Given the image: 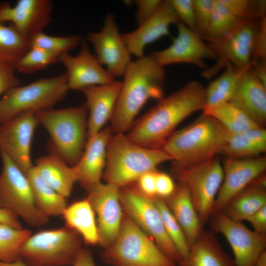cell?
Masks as SVG:
<instances>
[{
  "label": "cell",
  "instance_id": "obj_1",
  "mask_svg": "<svg viewBox=\"0 0 266 266\" xmlns=\"http://www.w3.org/2000/svg\"><path fill=\"white\" fill-rule=\"evenodd\" d=\"M206 105V88L198 80L188 82L177 91L163 97L133 122L127 137L149 149L162 148L176 127L192 113Z\"/></svg>",
  "mask_w": 266,
  "mask_h": 266
},
{
  "label": "cell",
  "instance_id": "obj_2",
  "mask_svg": "<svg viewBox=\"0 0 266 266\" xmlns=\"http://www.w3.org/2000/svg\"><path fill=\"white\" fill-rule=\"evenodd\" d=\"M121 90L111 119L114 133H125L136 115L150 99L164 97L166 72L152 55L132 61L123 75Z\"/></svg>",
  "mask_w": 266,
  "mask_h": 266
},
{
  "label": "cell",
  "instance_id": "obj_3",
  "mask_svg": "<svg viewBox=\"0 0 266 266\" xmlns=\"http://www.w3.org/2000/svg\"><path fill=\"white\" fill-rule=\"evenodd\" d=\"M230 134L216 119L202 112L193 123L174 131L162 148L173 165L187 166L222 153Z\"/></svg>",
  "mask_w": 266,
  "mask_h": 266
},
{
  "label": "cell",
  "instance_id": "obj_4",
  "mask_svg": "<svg viewBox=\"0 0 266 266\" xmlns=\"http://www.w3.org/2000/svg\"><path fill=\"white\" fill-rule=\"evenodd\" d=\"M172 160L162 148H147L132 142L125 133H114L107 144L102 178L106 183L124 187L143 174L156 170L162 163Z\"/></svg>",
  "mask_w": 266,
  "mask_h": 266
},
{
  "label": "cell",
  "instance_id": "obj_5",
  "mask_svg": "<svg viewBox=\"0 0 266 266\" xmlns=\"http://www.w3.org/2000/svg\"><path fill=\"white\" fill-rule=\"evenodd\" d=\"M88 110L86 103L73 107L35 113L50 134L54 154L73 166L83 153L87 139Z\"/></svg>",
  "mask_w": 266,
  "mask_h": 266
},
{
  "label": "cell",
  "instance_id": "obj_6",
  "mask_svg": "<svg viewBox=\"0 0 266 266\" xmlns=\"http://www.w3.org/2000/svg\"><path fill=\"white\" fill-rule=\"evenodd\" d=\"M111 266H176L155 242L125 213L119 233L102 255Z\"/></svg>",
  "mask_w": 266,
  "mask_h": 266
},
{
  "label": "cell",
  "instance_id": "obj_7",
  "mask_svg": "<svg viewBox=\"0 0 266 266\" xmlns=\"http://www.w3.org/2000/svg\"><path fill=\"white\" fill-rule=\"evenodd\" d=\"M82 239L77 232L66 224L41 230L24 242L20 259L29 266H73L83 248Z\"/></svg>",
  "mask_w": 266,
  "mask_h": 266
},
{
  "label": "cell",
  "instance_id": "obj_8",
  "mask_svg": "<svg viewBox=\"0 0 266 266\" xmlns=\"http://www.w3.org/2000/svg\"><path fill=\"white\" fill-rule=\"evenodd\" d=\"M68 90L66 73L11 89L0 100V124L26 112L51 109Z\"/></svg>",
  "mask_w": 266,
  "mask_h": 266
},
{
  "label": "cell",
  "instance_id": "obj_9",
  "mask_svg": "<svg viewBox=\"0 0 266 266\" xmlns=\"http://www.w3.org/2000/svg\"><path fill=\"white\" fill-rule=\"evenodd\" d=\"M2 167L0 173V208L8 210L33 227L48 223L49 217L36 207L25 173L0 150Z\"/></svg>",
  "mask_w": 266,
  "mask_h": 266
},
{
  "label": "cell",
  "instance_id": "obj_10",
  "mask_svg": "<svg viewBox=\"0 0 266 266\" xmlns=\"http://www.w3.org/2000/svg\"><path fill=\"white\" fill-rule=\"evenodd\" d=\"M173 176L185 185L191 195L202 225L212 215L214 203L223 179V168L214 157L207 160L184 166L172 164Z\"/></svg>",
  "mask_w": 266,
  "mask_h": 266
},
{
  "label": "cell",
  "instance_id": "obj_11",
  "mask_svg": "<svg viewBox=\"0 0 266 266\" xmlns=\"http://www.w3.org/2000/svg\"><path fill=\"white\" fill-rule=\"evenodd\" d=\"M260 19H241L237 27L224 37L208 41L217 59L213 66L204 70V77L210 78L228 64L239 71L250 67Z\"/></svg>",
  "mask_w": 266,
  "mask_h": 266
},
{
  "label": "cell",
  "instance_id": "obj_12",
  "mask_svg": "<svg viewBox=\"0 0 266 266\" xmlns=\"http://www.w3.org/2000/svg\"><path fill=\"white\" fill-rule=\"evenodd\" d=\"M120 200L125 214L148 235L176 263L179 256L164 227L160 212L153 199L140 193L136 187L120 189Z\"/></svg>",
  "mask_w": 266,
  "mask_h": 266
},
{
  "label": "cell",
  "instance_id": "obj_13",
  "mask_svg": "<svg viewBox=\"0 0 266 266\" xmlns=\"http://www.w3.org/2000/svg\"><path fill=\"white\" fill-rule=\"evenodd\" d=\"M120 189L113 184L100 182L86 189V199L97 216L99 243L104 248L115 240L122 224L124 214Z\"/></svg>",
  "mask_w": 266,
  "mask_h": 266
},
{
  "label": "cell",
  "instance_id": "obj_14",
  "mask_svg": "<svg viewBox=\"0 0 266 266\" xmlns=\"http://www.w3.org/2000/svg\"><path fill=\"white\" fill-rule=\"evenodd\" d=\"M214 232L226 238L233 251L235 266H254L266 248V233L252 231L241 222L229 218L223 211L212 216Z\"/></svg>",
  "mask_w": 266,
  "mask_h": 266
},
{
  "label": "cell",
  "instance_id": "obj_15",
  "mask_svg": "<svg viewBox=\"0 0 266 266\" xmlns=\"http://www.w3.org/2000/svg\"><path fill=\"white\" fill-rule=\"evenodd\" d=\"M38 124L33 112L20 114L0 124V150L26 174L33 166L31 158V144Z\"/></svg>",
  "mask_w": 266,
  "mask_h": 266
},
{
  "label": "cell",
  "instance_id": "obj_16",
  "mask_svg": "<svg viewBox=\"0 0 266 266\" xmlns=\"http://www.w3.org/2000/svg\"><path fill=\"white\" fill-rule=\"evenodd\" d=\"M177 34L167 48L153 52L151 55L161 66L188 63L206 69L205 59H217L215 52L196 32L182 23L177 24Z\"/></svg>",
  "mask_w": 266,
  "mask_h": 266
},
{
  "label": "cell",
  "instance_id": "obj_17",
  "mask_svg": "<svg viewBox=\"0 0 266 266\" xmlns=\"http://www.w3.org/2000/svg\"><path fill=\"white\" fill-rule=\"evenodd\" d=\"M87 39L93 45L96 57L113 77L123 76L132 62L129 52L113 16L107 14L102 29L90 33Z\"/></svg>",
  "mask_w": 266,
  "mask_h": 266
},
{
  "label": "cell",
  "instance_id": "obj_18",
  "mask_svg": "<svg viewBox=\"0 0 266 266\" xmlns=\"http://www.w3.org/2000/svg\"><path fill=\"white\" fill-rule=\"evenodd\" d=\"M223 168V179L214 203L211 216L222 211L232 198L264 174L266 169V158H227Z\"/></svg>",
  "mask_w": 266,
  "mask_h": 266
},
{
  "label": "cell",
  "instance_id": "obj_19",
  "mask_svg": "<svg viewBox=\"0 0 266 266\" xmlns=\"http://www.w3.org/2000/svg\"><path fill=\"white\" fill-rule=\"evenodd\" d=\"M53 2L49 0H19L13 6L0 4V22H10L25 38L31 40L52 21Z\"/></svg>",
  "mask_w": 266,
  "mask_h": 266
},
{
  "label": "cell",
  "instance_id": "obj_20",
  "mask_svg": "<svg viewBox=\"0 0 266 266\" xmlns=\"http://www.w3.org/2000/svg\"><path fill=\"white\" fill-rule=\"evenodd\" d=\"M58 62L66 69L69 89L82 91L90 86L106 85L115 81L92 54L84 40H82L77 55L62 54L59 56Z\"/></svg>",
  "mask_w": 266,
  "mask_h": 266
},
{
  "label": "cell",
  "instance_id": "obj_21",
  "mask_svg": "<svg viewBox=\"0 0 266 266\" xmlns=\"http://www.w3.org/2000/svg\"><path fill=\"white\" fill-rule=\"evenodd\" d=\"M179 22L169 0H163L151 18L138 26L136 30L122 34V37L131 55L138 58L144 55L148 44L169 35L170 26Z\"/></svg>",
  "mask_w": 266,
  "mask_h": 266
},
{
  "label": "cell",
  "instance_id": "obj_22",
  "mask_svg": "<svg viewBox=\"0 0 266 266\" xmlns=\"http://www.w3.org/2000/svg\"><path fill=\"white\" fill-rule=\"evenodd\" d=\"M122 81H114L103 85L87 87L81 91L89 111L87 140L100 132L111 120L121 90Z\"/></svg>",
  "mask_w": 266,
  "mask_h": 266
},
{
  "label": "cell",
  "instance_id": "obj_23",
  "mask_svg": "<svg viewBox=\"0 0 266 266\" xmlns=\"http://www.w3.org/2000/svg\"><path fill=\"white\" fill-rule=\"evenodd\" d=\"M113 133L110 126L87 141L83 153L74 166L77 182L86 190L100 182L106 161L108 141Z\"/></svg>",
  "mask_w": 266,
  "mask_h": 266
},
{
  "label": "cell",
  "instance_id": "obj_24",
  "mask_svg": "<svg viewBox=\"0 0 266 266\" xmlns=\"http://www.w3.org/2000/svg\"><path fill=\"white\" fill-rule=\"evenodd\" d=\"M239 71L237 87L229 102L264 128L266 122V86L250 67Z\"/></svg>",
  "mask_w": 266,
  "mask_h": 266
},
{
  "label": "cell",
  "instance_id": "obj_25",
  "mask_svg": "<svg viewBox=\"0 0 266 266\" xmlns=\"http://www.w3.org/2000/svg\"><path fill=\"white\" fill-rule=\"evenodd\" d=\"M164 200L180 226L191 246L203 229L187 186L179 183L172 194Z\"/></svg>",
  "mask_w": 266,
  "mask_h": 266
},
{
  "label": "cell",
  "instance_id": "obj_26",
  "mask_svg": "<svg viewBox=\"0 0 266 266\" xmlns=\"http://www.w3.org/2000/svg\"><path fill=\"white\" fill-rule=\"evenodd\" d=\"M34 166L41 178L54 190L66 198L69 196L77 182L73 166L54 153L40 157Z\"/></svg>",
  "mask_w": 266,
  "mask_h": 266
},
{
  "label": "cell",
  "instance_id": "obj_27",
  "mask_svg": "<svg viewBox=\"0 0 266 266\" xmlns=\"http://www.w3.org/2000/svg\"><path fill=\"white\" fill-rule=\"evenodd\" d=\"M180 266H235L212 233L204 230L190 246L187 258Z\"/></svg>",
  "mask_w": 266,
  "mask_h": 266
},
{
  "label": "cell",
  "instance_id": "obj_28",
  "mask_svg": "<svg viewBox=\"0 0 266 266\" xmlns=\"http://www.w3.org/2000/svg\"><path fill=\"white\" fill-rule=\"evenodd\" d=\"M66 225L77 232L90 245L99 242L95 212L87 199L66 206L62 215Z\"/></svg>",
  "mask_w": 266,
  "mask_h": 266
},
{
  "label": "cell",
  "instance_id": "obj_29",
  "mask_svg": "<svg viewBox=\"0 0 266 266\" xmlns=\"http://www.w3.org/2000/svg\"><path fill=\"white\" fill-rule=\"evenodd\" d=\"M266 151V130L263 127L231 134L222 152L227 158L249 159Z\"/></svg>",
  "mask_w": 266,
  "mask_h": 266
},
{
  "label": "cell",
  "instance_id": "obj_30",
  "mask_svg": "<svg viewBox=\"0 0 266 266\" xmlns=\"http://www.w3.org/2000/svg\"><path fill=\"white\" fill-rule=\"evenodd\" d=\"M265 205L266 187L253 181L232 198L222 211L231 219L241 222Z\"/></svg>",
  "mask_w": 266,
  "mask_h": 266
},
{
  "label": "cell",
  "instance_id": "obj_31",
  "mask_svg": "<svg viewBox=\"0 0 266 266\" xmlns=\"http://www.w3.org/2000/svg\"><path fill=\"white\" fill-rule=\"evenodd\" d=\"M30 183L37 208L45 215H62L66 207V198L50 186L40 176L33 166L26 174Z\"/></svg>",
  "mask_w": 266,
  "mask_h": 266
},
{
  "label": "cell",
  "instance_id": "obj_32",
  "mask_svg": "<svg viewBox=\"0 0 266 266\" xmlns=\"http://www.w3.org/2000/svg\"><path fill=\"white\" fill-rule=\"evenodd\" d=\"M202 112L213 117L231 134L262 127L241 110L229 102L205 108Z\"/></svg>",
  "mask_w": 266,
  "mask_h": 266
},
{
  "label": "cell",
  "instance_id": "obj_33",
  "mask_svg": "<svg viewBox=\"0 0 266 266\" xmlns=\"http://www.w3.org/2000/svg\"><path fill=\"white\" fill-rule=\"evenodd\" d=\"M239 73L233 66L228 64L225 71L206 88L205 108L229 102L235 91Z\"/></svg>",
  "mask_w": 266,
  "mask_h": 266
},
{
  "label": "cell",
  "instance_id": "obj_34",
  "mask_svg": "<svg viewBox=\"0 0 266 266\" xmlns=\"http://www.w3.org/2000/svg\"><path fill=\"white\" fill-rule=\"evenodd\" d=\"M31 41L11 24L0 22V61L13 66L31 48Z\"/></svg>",
  "mask_w": 266,
  "mask_h": 266
},
{
  "label": "cell",
  "instance_id": "obj_35",
  "mask_svg": "<svg viewBox=\"0 0 266 266\" xmlns=\"http://www.w3.org/2000/svg\"><path fill=\"white\" fill-rule=\"evenodd\" d=\"M32 232L0 223V261L13 262L20 258L21 247Z\"/></svg>",
  "mask_w": 266,
  "mask_h": 266
},
{
  "label": "cell",
  "instance_id": "obj_36",
  "mask_svg": "<svg viewBox=\"0 0 266 266\" xmlns=\"http://www.w3.org/2000/svg\"><path fill=\"white\" fill-rule=\"evenodd\" d=\"M241 20L232 14L220 0H215L208 29L202 39L209 41L223 38L233 31Z\"/></svg>",
  "mask_w": 266,
  "mask_h": 266
},
{
  "label": "cell",
  "instance_id": "obj_37",
  "mask_svg": "<svg viewBox=\"0 0 266 266\" xmlns=\"http://www.w3.org/2000/svg\"><path fill=\"white\" fill-rule=\"evenodd\" d=\"M153 199L160 212L166 231L179 256V264L187 258L190 246L182 229L164 200L158 197Z\"/></svg>",
  "mask_w": 266,
  "mask_h": 266
},
{
  "label": "cell",
  "instance_id": "obj_38",
  "mask_svg": "<svg viewBox=\"0 0 266 266\" xmlns=\"http://www.w3.org/2000/svg\"><path fill=\"white\" fill-rule=\"evenodd\" d=\"M81 41V37L79 35L51 36L42 32L31 40V47L41 48L60 56L74 49Z\"/></svg>",
  "mask_w": 266,
  "mask_h": 266
},
{
  "label": "cell",
  "instance_id": "obj_39",
  "mask_svg": "<svg viewBox=\"0 0 266 266\" xmlns=\"http://www.w3.org/2000/svg\"><path fill=\"white\" fill-rule=\"evenodd\" d=\"M59 56L47 50L32 47L15 65V70L31 73L58 62Z\"/></svg>",
  "mask_w": 266,
  "mask_h": 266
},
{
  "label": "cell",
  "instance_id": "obj_40",
  "mask_svg": "<svg viewBox=\"0 0 266 266\" xmlns=\"http://www.w3.org/2000/svg\"><path fill=\"white\" fill-rule=\"evenodd\" d=\"M220 0L232 14L240 19H260L266 16V0Z\"/></svg>",
  "mask_w": 266,
  "mask_h": 266
},
{
  "label": "cell",
  "instance_id": "obj_41",
  "mask_svg": "<svg viewBox=\"0 0 266 266\" xmlns=\"http://www.w3.org/2000/svg\"><path fill=\"white\" fill-rule=\"evenodd\" d=\"M215 0H193L197 33L202 38L209 25Z\"/></svg>",
  "mask_w": 266,
  "mask_h": 266
},
{
  "label": "cell",
  "instance_id": "obj_42",
  "mask_svg": "<svg viewBox=\"0 0 266 266\" xmlns=\"http://www.w3.org/2000/svg\"><path fill=\"white\" fill-rule=\"evenodd\" d=\"M169 1L180 22L197 33L193 0H169Z\"/></svg>",
  "mask_w": 266,
  "mask_h": 266
},
{
  "label": "cell",
  "instance_id": "obj_43",
  "mask_svg": "<svg viewBox=\"0 0 266 266\" xmlns=\"http://www.w3.org/2000/svg\"><path fill=\"white\" fill-rule=\"evenodd\" d=\"M163 0H137L135 1L137 6L135 18L139 26L151 18L157 11Z\"/></svg>",
  "mask_w": 266,
  "mask_h": 266
},
{
  "label": "cell",
  "instance_id": "obj_44",
  "mask_svg": "<svg viewBox=\"0 0 266 266\" xmlns=\"http://www.w3.org/2000/svg\"><path fill=\"white\" fill-rule=\"evenodd\" d=\"M157 170L143 174L136 180V188L144 195L151 199L157 197L156 182Z\"/></svg>",
  "mask_w": 266,
  "mask_h": 266
},
{
  "label": "cell",
  "instance_id": "obj_45",
  "mask_svg": "<svg viewBox=\"0 0 266 266\" xmlns=\"http://www.w3.org/2000/svg\"><path fill=\"white\" fill-rule=\"evenodd\" d=\"M175 185L172 178L167 174L157 171L156 189L157 197L165 199L173 193Z\"/></svg>",
  "mask_w": 266,
  "mask_h": 266
},
{
  "label": "cell",
  "instance_id": "obj_46",
  "mask_svg": "<svg viewBox=\"0 0 266 266\" xmlns=\"http://www.w3.org/2000/svg\"><path fill=\"white\" fill-rule=\"evenodd\" d=\"M266 60V18L260 19L252 61Z\"/></svg>",
  "mask_w": 266,
  "mask_h": 266
},
{
  "label": "cell",
  "instance_id": "obj_47",
  "mask_svg": "<svg viewBox=\"0 0 266 266\" xmlns=\"http://www.w3.org/2000/svg\"><path fill=\"white\" fill-rule=\"evenodd\" d=\"M15 70L13 66L8 65L0 72V96L20 85V80L16 75Z\"/></svg>",
  "mask_w": 266,
  "mask_h": 266
},
{
  "label": "cell",
  "instance_id": "obj_48",
  "mask_svg": "<svg viewBox=\"0 0 266 266\" xmlns=\"http://www.w3.org/2000/svg\"><path fill=\"white\" fill-rule=\"evenodd\" d=\"M246 221L251 224L254 231L266 233V205L249 216Z\"/></svg>",
  "mask_w": 266,
  "mask_h": 266
},
{
  "label": "cell",
  "instance_id": "obj_49",
  "mask_svg": "<svg viewBox=\"0 0 266 266\" xmlns=\"http://www.w3.org/2000/svg\"><path fill=\"white\" fill-rule=\"evenodd\" d=\"M0 223L5 224L17 229L23 228L17 216L12 212L0 208Z\"/></svg>",
  "mask_w": 266,
  "mask_h": 266
},
{
  "label": "cell",
  "instance_id": "obj_50",
  "mask_svg": "<svg viewBox=\"0 0 266 266\" xmlns=\"http://www.w3.org/2000/svg\"><path fill=\"white\" fill-rule=\"evenodd\" d=\"M72 266H96L91 251L82 248Z\"/></svg>",
  "mask_w": 266,
  "mask_h": 266
},
{
  "label": "cell",
  "instance_id": "obj_51",
  "mask_svg": "<svg viewBox=\"0 0 266 266\" xmlns=\"http://www.w3.org/2000/svg\"><path fill=\"white\" fill-rule=\"evenodd\" d=\"M0 266H29L26 264L21 259L11 263H5L0 261Z\"/></svg>",
  "mask_w": 266,
  "mask_h": 266
},
{
  "label": "cell",
  "instance_id": "obj_52",
  "mask_svg": "<svg viewBox=\"0 0 266 266\" xmlns=\"http://www.w3.org/2000/svg\"><path fill=\"white\" fill-rule=\"evenodd\" d=\"M254 266H266V250L263 251L260 255Z\"/></svg>",
  "mask_w": 266,
  "mask_h": 266
},
{
  "label": "cell",
  "instance_id": "obj_53",
  "mask_svg": "<svg viewBox=\"0 0 266 266\" xmlns=\"http://www.w3.org/2000/svg\"><path fill=\"white\" fill-rule=\"evenodd\" d=\"M7 65L9 64L0 61V71L2 70Z\"/></svg>",
  "mask_w": 266,
  "mask_h": 266
}]
</instances>
